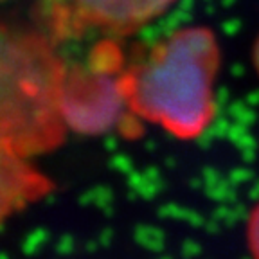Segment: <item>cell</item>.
I'll use <instances>...</instances> for the list:
<instances>
[{"instance_id": "6da1fadb", "label": "cell", "mask_w": 259, "mask_h": 259, "mask_svg": "<svg viewBox=\"0 0 259 259\" xmlns=\"http://www.w3.org/2000/svg\"><path fill=\"white\" fill-rule=\"evenodd\" d=\"M218 69L214 32L180 29L122 72L128 108L180 139L198 137L214 117Z\"/></svg>"}, {"instance_id": "7a4b0ae2", "label": "cell", "mask_w": 259, "mask_h": 259, "mask_svg": "<svg viewBox=\"0 0 259 259\" xmlns=\"http://www.w3.org/2000/svg\"><path fill=\"white\" fill-rule=\"evenodd\" d=\"M65 65L36 29L0 20V144L34 153L58 142Z\"/></svg>"}, {"instance_id": "3957f363", "label": "cell", "mask_w": 259, "mask_h": 259, "mask_svg": "<svg viewBox=\"0 0 259 259\" xmlns=\"http://www.w3.org/2000/svg\"><path fill=\"white\" fill-rule=\"evenodd\" d=\"M122 72H103L90 65L65 70L58 101L63 126L77 134L96 135L122 124L128 106L121 83Z\"/></svg>"}, {"instance_id": "277c9868", "label": "cell", "mask_w": 259, "mask_h": 259, "mask_svg": "<svg viewBox=\"0 0 259 259\" xmlns=\"http://www.w3.org/2000/svg\"><path fill=\"white\" fill-rule=\"evenodd\" d=\"M177 0H67L56 6L58 29H101L130 34L150 24Z\"/></svg>"}, {"instance_id": "5b68a950", "label": "cell", "mask_w": 259, "mask_h": 259, "mask_svg": "<svg viewBox=\"0 0 259 259\" xmlns=\"http://www.w3.org/2000/svg\"><path fill=\"white\" fill-rule=\"evenodd\" d=\"M18 155L0 144V216L15 205L22 187L29 186V169Z\"/></svg>"}, {"instance_id": "8992f818", "label": "cell", "mask_w": 259, "mask_h": 259, "mask_svg": "<svg viewBox=\"0 0 259 259\" xmlns=\"http://www.w3.org/2000/svg\"><path fill=\"white\" fill-rule=\"evenodd\" d=\"M248 245L255 259H259V205L252 212L248 222Z\"/></svg>"}, {"instance_id": "52a82bcc", "label": "cell", "mask_w": 259, "mask_h": 259, "mask_svg": "<svg viewBox=\"0 0 259 259\" xmlns=\"http://www.w3.org/2000/svg\"><path fill=\"white\" fill-rule=\"evenodd\" d=\"M254 67H255V70H257V74H259V36H257L255 45H254Z\"/></svg>"}]
</instances>
